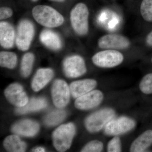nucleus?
Instances as JSON below:
<instances>
[{"instance_id":"nucleus-1","label":"nucleus","mask_w":152,"mask_h":152,"mask_svg":"<svg viewBox=\"0 0 152 152\" xmlns=\"http://www.w3.org/2000/svg\"><path fill=\"white\" fill-rule=\"evenodd\" d=\"M32 14L37 22L46 27H57L64 23L63 16L54 9L49 6H36L33 9Z\"/></svg>"},{"instance_id":"nucleus-2","label":"nucleus","mask_w":152,"mask_h":152,"mask_svg":"<svg viewBox=\"0 0 152 152\" xmlns=\"http://www.w3.org/2000/svg\"><path fill=\"white\" fill-rule=\"evenodd\" d=\"M88 9L84 3L77 4L71 11L70 20L72 27L79 35H85L88 31Z\"/></svg>"},{"instance_id":"nucleus-3","label":"nucleus","mask_w":152,"mask_h":152,"mask_svg":"<svg viewBox=\"0 0 152 152\" xmlns=\"http://www.w3.org/2000/svg\"><path fill=\"white\" fill-rule=\"evenodd\" d=\"M75 133V127L72 123L61 125L57 128L53 136V145L56 149L59 152L66 151L69 149Z\"/></svg>"},{"instance_id":"nucleus-4","label":"nucleus","mask_w":152,"mask_h":152,"mask_svg":"<svg viewBox=\"0 0 152 152\" xmlns=\"http://www.w3.org/2000/svg\"><path fill=\"white\" fill-rule=\"evenodd\" d=\"M115 115L114 110L110 108L97 111L87 118L85 121L86 128L90 132H98L114 118Z\"/></svg>"},{"instance_id":"nucleus-5","label":"nucleus","mask_w":152,"mask_h":152,"mask_svg":"<svg viewBox=\"0 0 152 152\" xmlns=\"http://www.w3.org/2000/svg\"><path fill=\"white\" fill-rule=\"evenodd\" d=\"M124 56L116 50L107 49L96 53L92 57L93 63L99 67L110 68L121 64L124 61Z\"/></svg>"},{"instance_id":"nucleus-6","label":"nucleus","mask_w":152,"mask_h":152,"mask_svg":"<svg viewBox=\"0 0 152 152\" xmlns=\"http://www.w3.org/2000/svg\"><path fill=\"white\" fill-rule=\"evenodd\" d=\"M34 34V28L32 23L24 20L19 23L16 37V44L19 50L26 51L29 48Z\"/></svg>"},{"instance_id":"nucleus-7","label":"nucleus","mask_w":152,"mask_h":152,"mask_svg":"<svg viewBox=\"0 0 152 152\" xmlns=\"http://www.w3.org/2000/svg\"><path fill=\"white\" fill-rule=\"evenodd\" d=\"M136 126L134 120L129 117L122 116L113 119L104 127V133L109 136L123 134L132 130Z\"/></svg>"},{"instance_id":"nucleus-8","label":"nucleus","mask_w":152,"mask_h":152,"mask_svg":"<svg viewBox=\"0 0 152 152\" xmlns=\"http://www.w3.org/2000/svg\"><path fill=\"white\" fill-rule=\"evenodd\" d=\"M70 91L67 84L64 81H55L52 88V99L55 105L59 108L66 106L70 100Z\"/></svg>"},{"instance_id":"nucleus-9","label":"nucleus","mask_w":152,"mask_h":152,"mask_svg":"<svg viewBox=\"0 0 152 152\" xmlns=\"http://www.w3.org/2000/svg\"><path fill=\"white\" fill-rule=\"evenodd\" d=\"M64 70L67 77L76 78L84 75L87 68L83 58L76 55L68 57L65 60Z\"/></svg>"},{"instance_id":"nucleus-10","label":"nucleus","mask_w":152,"mask_h":152,"mask_svg":"<svg viewBox=\"0 0 152 152\" xmlns=\"http://www.w3.org/2000/svg\"><path fill=\"white\" fill-rule=\"evenodd\" d=\"M130 42L127 38L121 35L107 34L102 36L98 41V45L101 48L111 50H122L127 48Z\"/></svg>"},{"instance_id":"nucleus-11","label":"nucleus","mask_w":152,"mask_h":152,"mask_svg":"<svg viewBox=\"0 0 152 152\" xmlns=\"http://www.w3.org/2000/svg\"><path fill=\"white\" fill-rule=\"evenodd\" d=\"M104 99L103 93L99 90H92L77 98L75 106L80 110H88L97 107Z\"/></svg>"},{"instance_id":"nucleus-12","label":"nucleus","mask_w":152,"mask_h":152,"mask_svg":"<svg viewBox=\"0 0 152 152\" xmlns=\"http://www.w3.org/2000/svg\"><path fill=\"white\" fill-rule=\"evenodd\" d=\"M4 94L8 101L14 105L21 107L28 102V96L23 87L17 83L12 84L5 90Z\"/></svg>"},{"instance_id":"nucleus-13","label":"nucleus","mask_w":152,"mask_h":152,"mask_svg":"<svg viewBox=\"0 0 152 152\" xmlns=\"http://www.w3.org/2000/svg\"><path fill=\"white\" fill-rule=\"evenodd\" d=\"M97 84L96 80L93 79L76 81L71 83L70 91L74 98H77L92 91Z\"/></svg>"},{"instance_id":"nucleus-14","label":"nucleus","mask_w":152,"mask_h":152,"mask_svg":"<svg viewBox=\"0 0 152 152\" xmlns=\"http://www.w3.org/2000/svg\"><path fill=\"white\" fill-rule=\"evenodd\" d=\"M39 128L38 123L34 121L26 120L20 121L14 125L12 131L20 135L33 137L37 133Z\"/></svg>"},{"instance_id":"nucleus-15","label":"nucleus","mask_w":152,"mask_h":152,"mask_svg":"<svg viewBox=\"0 0 152 152\" xmlns=\"http://www.w3.org/2000/svg\"><path fill=\"white\" fill-rule=\"evenodd\" d=\"M15 31L13 27L7 23H0V43L5 48L10 49L14 45Z\"/></svg>"},{"instance_id":"nucleus-16","label":"nucleus","mask_w":152,"mask_h":152,"mask_svg":"<svg viewBox=\"0 0 152 152\" xmlns=\"http://www.w3.org/2000/svg\"><path fill=\"white\" fill-rule=\"evenodd\" d=\"M53 71L50 69H41L38 70L32 82L33 91H39L44 88L53 78Z\"/></svg>"},{"instance_id":"nucleus-17","label":"nucleus","mask_w":152,"mask_h":152,"mask_svg":"<svg viewBox=\"0 0 152 152\" xmlns=\"http://www.w3.org/2000/svg\"><path fill=\"white\" fill-rule=\"evenodd\" d=\"M40 40L46 47L52 50H58L61 48V41L59 37L51 30L43 31L40 35Z\"/></svg>"},{"instance_id":"nucleus-18","label":"nucleus","mask_w":152,"mask_h":152,"mask_svg":"<svg viewBox=\"0 0 152 152\" xmlns=\"http://www.w3.org/2000/svg\"><path fill=\"white\" fill-rule=\"evenodd\" d=\"M152 144V131L148 130L142 134L132 143L130 151L132 152L145 151Z\"/></svg>"},{"instance_id":"nucleus-19","label":"nucleus","mask_w":152,"mask_h":152,"mask_svg":"<svg viewBox=\"0 0 152 152\" xmlns=\"http://www.w3.org/2000/svg\"><path fill=\"white\" fill-rule=\"evenodd\" d=\"M4 146L8 151L11 152H25L26 148V143L16 135L7 137L4 140Z\"/></svg>"},{"instance_id":"nucleus-20","label":"nucleus","mask_w":152,"mask_h":152,"mask_svg":"<svg viewBox=\"0 0 152 152\" xmlns=\"http://www.w3.org/2000/svg\"><path fill=\"white\" fill-rule=\"evenodd\" d=\"M46 101L43 98H32L26 105L16 109V113L23 114L35 111L46 107Z\"/></svg>"},{"instance_id":"nucleus-21","label":"nucleus","mask_w":152,"mask_h":152,"mask_svg":"<svg viewBox=\"0 0 152 152\" xmlns=\"http://www.w3.org/2000/svg\"><path fill=\"white\" fill-rule=\"evenodd\" d=\"M17 57L15 53L10 52H1L0 64L1 66L12 69L15 67Z\"/></svg>"},{"instance_id":"nucleus-22","label":"nucleus","mask_w":152,"mask_h":152,"mask_svg":"<svg viewBox=\"0 0 152 152\" xmlns=\"http://www.w3.org/2000/svg\"><path fill=\"white\" fill-rule=\"evenodd\" d=\"M34 56L31 53H27L22 58L21 64V73L24 77L29 75L32 69Z\"/></svg>"},{"instance_id":"nucleus-23","label":"nucleus","mask_w":152,"mask_h":152,"mask_svg":"<svg viewBox=\"0 0 152 152\" xmlns=\"http://www.w3.org/2000/svg\"><path fill=\"white\" fill-rule=\"evenodd\" d=\"M66 116V113L65 111H55L47 116L45 119V123L49 126H56L61 122Z\"/></svg>"},{"instance_id":"nucleus-24","label":"nucleus","mask_w":152,"mask_h":152,"mask_svg":"<svg viewBox=\"0 0 152 152\" xmlns=\"http://www.w3.org/2000/svg\"><path fill=\"white\" fill-rule=\"evenodd\" d=\"M142 17L147 22H152V0H142L140 5Z\"/></svg>"},{"instance_id":"nucleus-25","label":"nucleus","mask_w":152,"mask_h":152,"mask_svg":"<svg viewBox=\"0 0 152 152\" xmlns=\"http://www.w3.org/2000/svg\"><path fill=\"white\" fill-rule=\"evenodd\" d=\"M140 90L144 94H152V73L147 74L143 77L139 85Z\"/></svg>"},{"instance_id":"nucleus-26","label":"nucleus","mask_w":152,"mask_h":152,"mask_svg":"<svg viewBox=\"0 0 152 152\" xmlns=\"http://www.w3.org/2000/svg\"><path fill=\"white\" fill-rule=\"evenodd\" d=\"M103 143L100 141L96 140L88 143L81 151L83 152H100L103 149Z\"/></svg>"},{"instance_id":"nucleus-27","label":"nucleus","mask_w":152,"mask_h":152,"mask_svg":"<svg viewBox=\"0 0 152 152\" xmlns=\"http://www.w3.org/2000/svg\"><path fill=\"white\" fill-rule=\"evenodd\" d=\"M107 151L109 152L121 151V143L119 137L115 136L109 141L107 146Z\"/></svg>"},{"instance_id":"nucleus-28","label":"nucleus","mask_w":152,"mask_h":152,"mask_svg":"<svg viewBox=\"0 0 152 152\" xmlns=\"http://www.w3.org/2000/svg\"><path fill=\"white\" fill-rule=\"evenodd\" d=\"M13 11L10 8L3 7L0 9V19L1 20L10 18L12 15Z\"/></svg>"},{"instance_id":"nucleus-29","label":"nucleus","mask_w":152,"mask_h":152,"mask_svg":"<svg viewBox=\"0 0 152 152\" xmlns=\"http://www.w3.org/2000/svg\"><path fill=\"white\" fill-rule=\"evenodd\" d=\"M146 42L149 45L152 46V31L147 36Z\"/></svg>"},{"instance_id":"nucleus-30","label":"nucleus","mask_w":152,"mask_h":152,"mask_svg":"<svg viewBox=\"0 0 152 152\" xmlns=\"http://www.w3.org/2000/svg\"><path fill=\"white\" fill-rule=\"evenodd\" d=\"M33 152H45V149L44 148H42V147H38V148H35L34 149L32 150Z\"/></svg>"},{"instance_id":"nucleus-31","label":"nucleus","mask_w":152,"mask_h":152,"mask_svg":"<svg viewBox=\"0 0 152 152\" xmlns=\"http://www.w3.org/2000/svg\"><path fill=\"white\" fill-rule=\"evenodd\" d=\"M50 1H53L58 2H62L64 1L65 0H50Z\"/></svg>"},{"instance_id":"nucleus-32","label":"nucleus","mask_w":152,"mask_h":152,"mask_svg":"<svg viewBox=\"0 0 152 152\" xmlns=\"http://www.w3.org/2000/svg\"><path fill=\"white\" fill-rule=\"evenodd\" d=\"M31 1H32L33 2H37L38 0H31Z\"/></svg>"},{"instance_id":"nucleus-33","label":"nucleus","mask_w":152,"mask_h":152,"mask_svg":"<svg viewBox=\"0 0 152 152\" xmlns=\"http://www.w3.org/2000/svg\"><path fill=\"white\" fill-rule=\"evenodd\" d=\"M151 61H152V58Z\"/></svg>"}]
</instances>
